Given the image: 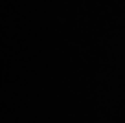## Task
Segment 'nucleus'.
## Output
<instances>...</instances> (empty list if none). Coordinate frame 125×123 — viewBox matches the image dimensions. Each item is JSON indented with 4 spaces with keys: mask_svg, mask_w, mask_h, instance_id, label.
Returning a JSON list of instances; mask_svg holds the SVG:
<instances>
[]
</instances>
